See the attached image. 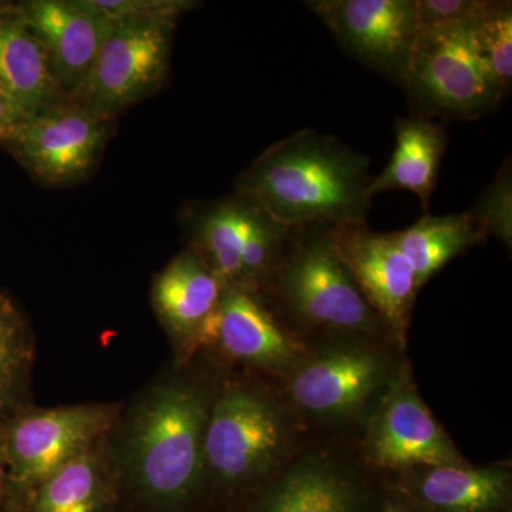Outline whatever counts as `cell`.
Here are the masks:
<instances>
[{"label":"cell","mask_w":512,"mask_h":512,"mask_svg":"<svg viewBox=\"0 0 512 512\" xmlns=\"http://www.w3.org/2000/svg\"><path fill=\"white\" fill-rule=\"evenodd\" d=\"M384 512H419L403 504H389Z\"/></svg>","instance_id":"30"},{"label":"cell","mask_w":512,"mask_h":512,"mask_svg":"<svg viewBox=\"0 0 512 512\" xmlns=\"http://www.w3.org/2000/svg\"><path fill=\"white\" fill-rule=\"evenodd\" d=\"M382 353L365 346H335L292 372L289 396L303 413L322 420H343L362 412L393 383Z\"/></svg>","instance_id":"11"},{"label":"cell","mask_w":512,"mask_h":512,"mask_svg":"<svg viewBox=\"0 0 512 512\" xmlns=\"http://www.w3.org/2000/svg\"><path fill=\"white\" fill-rule=\"evenodd\" d=\"M363 453L372 466L406 471L416 467H464L467 461L421 400L409 370L394 377L367 430Z\"/></svg>","instance_id":"10"},{"label":"cell","mask_w":512,"mask_h":512,"mask_svg":"<svg viewBox=\"0 0 512 512\" xmlns=\"http://www.w3.org/2000/svg\"><path fill=\"white\" fill-rule=\"evenodd\" d=\"M6 495V466L3 460L2 451H0V510L3 507Z\"/></svg>","instance_id":"29"},{"label":"cell","mask_w":512,"mask_h":512,"mask_svg":"<svg viewBox=\"0 0 512 512\" xmlns=\"http://www.w3.org/2000/svg\"><path fill=\"white\" fill-rule=\"evenodd\" d=\"M471 220L490 235L503 241L508 248L512 244V173L511 161L501 167L493 183L478 198L476 205L468 211Z\"/></svg>","instance_id":"25"},{"label":"cell","mask_w":512,"mask_h":512,"mask_svg":"<svg viewBox=\"0 0 512 512\" xmlns=\"http://www.w3.org/2000/svg\"><path fill=\"white\" fill-rule=\"evenodd\" d=\"M111 22L124 19L173 20L198 8L191 0H94Z\"/></svg>","instance_id":"26"},{"label":"cell","mask_w":512,"mask_h":512,"mask_svg":"<svg viewBox=\"0 0 512 512\" xmlns=\"http://www.w3.org/2000/svg\"><path fill=\"white\" fill-rule=\"evenodd\" d=\"M36 343L28 316L0 289V420L30 406Z\"/></svg>","instance_id":"23"},{"label":"cell","mask_w":512,"mask_h":512,"mask_svg":"<svg viewBox=\"0 0 512 512\" xmlns=\"http://www.w3.org/2000/svg\"><path fill=\"white\" fill-rule=\"evenodd\" d=\"M272 218L258 204L234 191L220 200L184 210L187 247L195 249L228 288H241L242 261L252 239Z\"/></svg>","instance_id":"16"},{"label":"cell","mask_w":512,"mask_h":512,"mask_svg":"<svg viewBox=\"0 0 512 512\" xmlns=\"http://www.w3.org/2000/svg\"><path fill=\"white\" fill-rule=\"evenodd\" d=\"M218 387L177 362L148 383L106 437L114 503L127 512H185L207 488L204 441Z\"/></svg>","instance_id":"1"},{"label":"cell","mask_w":512,"mask_h":512,"mask_svg":"<svg viewBox=\"0 0 512 512\" xmlns=\"http://www.w3.org/2000/svg\"><path fill=\"white\" fill-rule=\"evenodd\" d=\"M396 148L392 160L370 180V198L384 191L404 190L420 198L424 210L439 180L441 160L447 148L446 128L436 121L412 117L397 119Z\"/></svg>","instance_id":"20"},{"label":"cell","mask_w":512,"mask_h":512,"mask_svg":"<svg viewBox=\"0 0 512 512\" xmlns=\"http://www.w3.org/2000/svg\"><path fill=\"white\" fill-rule=\"evenodd\" d=\"M106 437L47 478L25 512H104L113 507V476Z\"/></svg>","instance_id":"21"},{"label":"cell","mask_w":512,"mask_h":512,"mask_svg":"<svg viewBox=\"0 0 512 512\" xmlns=\"http://www.w3.org/2000/svg\"><path fill=\"white\" fill-rule=\"evenodd\" d=\"M305 5L348 55L404 86L420 35L417 0H311Z\"/></svg>","instance_id":"9"},{"label":"cell","mask_w":512,"mask_h":512,"mask_svg":"<svg viewBox=\"0 0 512 512\" xmlns=\"http://www.w3.org/2000/svg\"><path fill=\"white\" fill-rule=\"evenodd\" d=\"M336 225L289 229L284 252L259 289L303 328L372 336L386 329L339 254Z\"/></svg>","instance_id":"3"},{"label":"cell","mask_w":512,"mask_h":512,"mask_svg":"<svg viewBox=\"0 0 512 512\" xmlns=\"http://www.w3.org/2000/svg\"><path fill=\"white\" fill-rule=\"evenodd\" d=\"M116 128L72 100L22 117L0 147L46 187L82 183L94 173Z\"/></svg>","instance_id":"8"},{"label":"cell","mask_w":512,"mask_h":512,"mask_svg":"<svg viewBox=\"0 0 512 512\" xmlns=\"http://www.w3.org/2000/svg\"><path fill=\"white\" fill-rule=\"evenodd\" d=\"M336 242L370 308L384 328L403 342L419 286L394 232H376L367 224L348 225L338 228Z\"/></svg>","instance_id":"13"},{"label":"cell","mask_w":512,"mask_h":512,"mask_svg":"<svg viewBox=\"0 0 512 512\" xmlns=\"http://www.w3.org/2000/svg\"><path fill=\"white\" fill-rule=\"evenodd\" d=\"M394 237L413 266L419 289L451 259L487 239L468 212L443 217L426 214L412 227L394 232Z\"/></svg>","instance_id":"22"},{"label":"cell","mask_w":512,"mask_h":512,"mask_svg":"<svg viewBox=\"0 0 512 512\" xmlns=\"http://www.w3.org/2000/svg\"><path fill=\"white\" fill-rule=\"evenodd\" d=\"M474 20L420 29L403 86L414 117L477 120L507 97L481 53Z\"/></svg>","instance_id":"6"},{"label":"cell","mask_w":512,"mask_h":512,"mask_svg":"<svg viewBox=\"0 0 512 512\" xmlns=\"http://www.w3.org/2000/svg\"><path fill=\"white\" fill-rule=\"evenodd\" d=\"M0 82L23 117L69 100L57 86L45 49L12 2L0 5Z\"/></svg>","instance_id":"18"},{"label":"cell","mask_w":512,"mask_h":512,"mask_svg":"<svg viewBox=\"0 0 512 512\" xmlns=\"http://www.w3.org/2000/svg\"><path fill=\"white\" fill-rule=\"evenodd\" d=\"M291 443L288 413L265 387L249 382L218 387L205 430L207 487L239 493L266 483Z\"/></svg>","instance_id":"4"},{"label":"cell","mask_w":512,"mask_h":512,"mask_svg":"<svg viewBox=\"0 0 512 512\" xmlns=\"http://www.w3.org/2000/svg\"><path fill=\"white\" fill-rule=\"evenodd\" d=\"M302 348L268 311L259 293L225 286L192 357L208 350L251 369L288 373L302 362Z\"/></svg>","instance_id":"12"},{"label":"cell","mask_w":512,"mask_h":512,"mask_svg":"<svg viewBox=\"0 0 512 512\" xmlns=\"http://www.w3.org/2000/svg\"><path fill=\"white\" fill-rule=\"evenodd\" d=\"M121 409L117 403L49 409L30 404L0 420V451L6 466L2 510L25 512L47 478L110 433Z\"/></svg>","instance_id":"5"},{"label":"cell","mask_w":512,"mask_h":512,"mask_svg":"<svg viewBox=\"0 0 512 512\" xmlns=\"http://www.w3.org/2000/svg\"><path fill=\"white\" fill-rule=\"evenodd\" d=\"M22 117L23 114L20 113L19 107L16 106L15 100L10 96L5 84L0 82V144L8 137L10 130Z\"/></svg>","instance_id":"28"},{"label":"cell","mask_w":512,"mask_h":512,"mask_svg":"<svg viewBox=\"0 0 512 512\" xmlns=\"http://www.w3.org/2000/svg\"><path fill=\"white\" fill-rule=\"evenodd\" d=\"M225 285L195 249L187 247L161 269L151 288V305L177 352L191 359L195 342L217 309Z\"/></svg>","instance_id":"15"},{"label":"cell","mask_w":512,"mask_h":512,"mask_svg":"<svg viewBox=\"0 0 512 512\" xmlns=\"http://www.w3.org/2000/svg\"><path fill=\"white\" fill-rule=\"evenodd\" d=\"M478 46L505 93L512 83V3L484 0L474 20Z\"/></svg>","instance_id":"24"},{"label":"cell","mask_w":512,"mask_h":512,"mask_svg":"<svg viewBox=\"0 0 512 512\" xmlns=\"http://www.w3.org/2000/svg\"><path fill=\"white\" fill-rule=\"evenodd\" d=\"M483 5L484 0H417L420 29L470 22Z\"/></svg>","instance_id":"27"},{"label":"cell","mask_w":512,"mask_h":512,"mask_svg":"<svg viewBox=\"0 0 512 512\" xmlns=\"http://www.w3.org/2000/svg\"><path fill=\"white\" fill-rule=\"evenodd\" d=\"M175 25L173 20L113 22L89 79L72 101L103 119L117 120L163 89L170 76Z\"/></svg>","instance_id":"7"},{"label":"cell","mask_w":512,"mask_h":512,"mask_svg":"<svg viewBox=\"0 0 512 512\" xmlns=\"http://www.w3.org/2000/svg\"><path fill=\"white\" fill-rule=\"evenodd\" d=\"M406 473L410 491L434 512H493L510 497L511 473L505 466L416 467Z\"/></svg>","instance_id":"19"},{"label":"cell","mask_w":512,"mask_h":512,"mask_svg":"<svg viewBox=\"0 0 512 512\" xmlns=\"http://www.w3.org/2000/svg\"><path fill=\"white\" fill-rule=\"evenodd\" d=\"M248 512H366L365 494L335 461L311 456L272 481Z\"/></svg>","instance_id":"17"},{"label":"cell","mask_w":512,"mask_h":512,"mask_svg":"<svg viewBox=\"0 0 512 512\" xmlns=\"http://www.w3.org/2000/svg\"><path fill=\"white\" fill-rule=\"evenodd\" d=\"M369 165L339 138L306 128L266 148L239 175L235 191L289 228L367 224Z\"/></svg>","instance_id":"2"},{"label":"cell","mask_w":512,"mask_h":512,"mask_svg":"<svg viewBox=\"0 0 512 512\" xmlns=\"http://www.w3.org/2000/svg\"><path fill=\"white\" fill-rule=\"evenodd\" d=\"M16 5L45 49L57 86L72 100L89 79L113 22L94 0H25Z\"/></svg>","instance_id":"14"}]
</instances>
